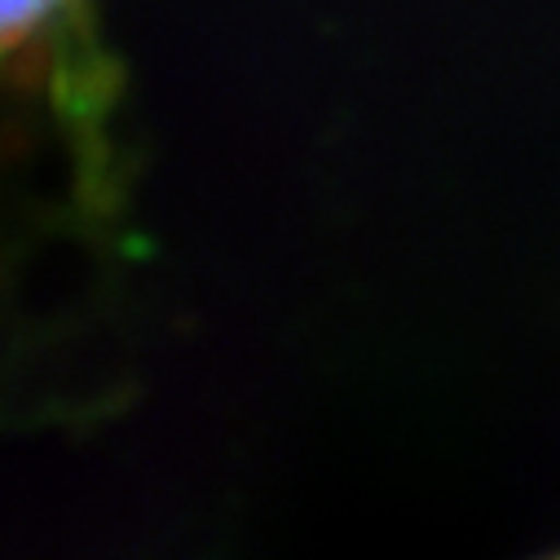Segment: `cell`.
<instances>
[{
	"instance_id": "cell-1",
	"label": "cell",
	"mask_w": 560,
	"mask_h": 560,
	"mask_svg": "<svg viewBox=\"0 0 560 560\" xmlns=\"http://www.w3.org/2000/svg\"><path fill=\"white\" fill-rule=\"evenodd\" d=\"M75 0H5L0 5V40H5V62L14 75L36 67V49L45 45L49 27L67 19Z\"/></svg>"
}]
</instances>
